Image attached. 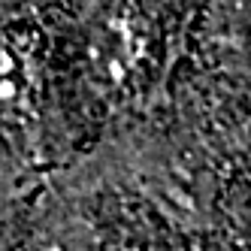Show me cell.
Masks as SVG:
<instances>
[{"label":"cell","mask_w":251,"mask_h":251,"mask_svg":"<svg viewBox=\"0 0 251 251\" xmlns=\"http://www.w3.org/2000/svg\"><path fill=\"white\" fill-rule=\"evenodd\" d=\"M43 37L40 6H12L0 15V121L12 133H27L37 121Z\"/></svg>","instance_id":"1"}]
</instances>
